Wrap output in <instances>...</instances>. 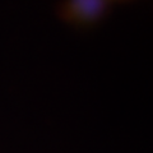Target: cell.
<instances>
[{
  "mask_svg": "<svg viewBox=\"0 0 153 153\" xmlns=\"http://www.w3.org/2000/svg\"><path fill=\"white\" fill-rule=\"evenodd\" d=\"M110 1L112 0H66L60 16L73 25H91L103 16Z\"/></svg>",
  "mask_w": 153,
  "mask_h": 153,
  "instance_id": "cell-1",
  "label": "cell"
}]
</instances>
